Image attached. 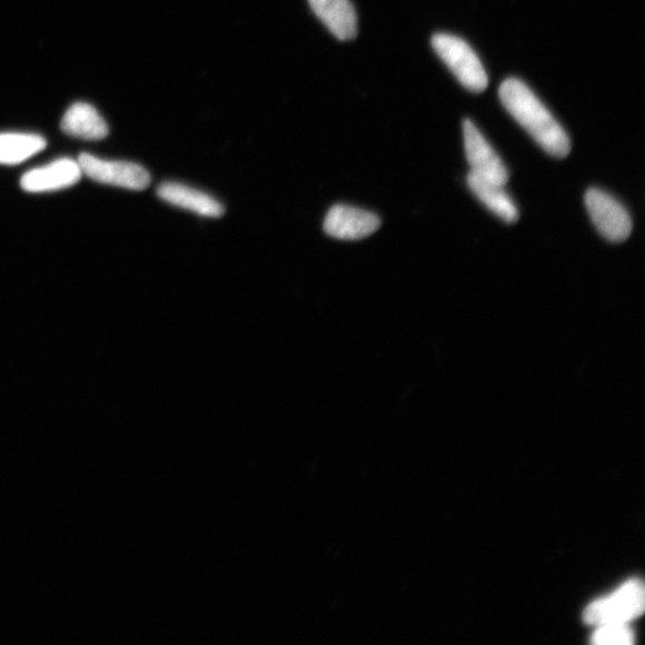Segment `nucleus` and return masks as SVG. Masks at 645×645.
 Returning a JSON list of instances; mask_svg holds the SVG:
<instances>
[{"mask_svg": "<svg viewBox=\"0 0 645 645\" xmlns=\"http://www.w3.org/2000/svg\"><path fill=\"white\" fill-rule=\"evenodd\" d=\"M498 96L509 115L546 153L556 158H566L570 153L567 132L523 80L506 79Z\"/></svg>", "mask_w": 645, "mask_h": 645, "instance_id": "1", "label": "nucleus"}, {"mask_svg": "<svg viewBox=\"0 0 645 645\" xmlns=\"http://www.w3.org/2000/svg\"><path fill=\"white\" fill-rule=\"evenodd\" d=\"M431 46L467 90L482 92L488 88L486 69L469 43L458 37L439 32L431 38Z\"/></svg>", "mask_w": 645, "mask_h": 645, "instance_id": "2", "label": "nucleus"}, {"mask_svg": "<svg viewBox=\"0 0 645 645\" xmlns=\"http://www.w3.org/2000/svg\"><path fill=\"white\" fill-rule=\"evenodd\" d=\"M644 607V586L639 579H632L607 598L587 606L583 618L586 624L594 626L627 624L639 617Z\"/></svg>", "mask_w": 645, "mask_h": 645, "instance_id": "3", "label": "nucleus"}, {"mask_svg": "<svg viewBox=\"0 0 645 645\" xmlns=\"http://www.w3.org/2000/svg\"><path fill=\"white\" fill-rule=\"evenodd\" d=\"M78 163L85 176L97 183L141 191L151 183L143 167L123 160H106L90 153L79 155Z\"/></svg>", "mask_w": 645, "mask_h": 645, "instance_id": "4", "label": "nucleus"}, {"mask_svg": "<svg viewBox=\"0 0 645 645\" xmlns=\"http://www.w3.org/2000/svg\"><path fill=\"white\" fill-rule=\"evenodd\" d=\"M585 202L591 219L601 235L612 244H622L631 237L633 220L626 208L604 190L592 188Z\"/></svg>", "mask_w": 645, "mask_h": 645, "instance_id": "5", "label": "nucleus"}, {"mask_svg": "<svg viewBox=\"0 0 645 645\" xmlns=\"http://www.w3.org/2000/svg\"><path fill=\"white\" fill-rule=\"evenodd\" d=\"M464 145L467 161L473 173L489 182L506 186L509 172L504 161L492 148V145L479 132L477 126L465 120L463 123Z\"/></svg>", "mask_w": 645, "mask_h": 645, "instance_id": "6", "label": "nucleus"}, {"mask_svg": "<svg viewBox=\"0 0 645 645\" xmlns=\"http://www.w3.org/2000/svg\"><path fill=\"white\" fill-rule=\"evenodd\" d=\"M380 224L376 214L347 205H335L325 219V231L336 239L359 240L375 234Z\"/></svg>", "mask_w": 645, "mask_h": 645, "instance_id": "7", "label": "nucleus"}, {"mask_svg": "<svg viewBox=\"0 0 645 645\" xmlns=\"http://www.w3.org/2000/svg\"><path fill=\"white\" fill-rule=\"evenodd\" d=\"M83 172L78 160L60 158L52 163L27 171L21 187L27 192H51L70 188L82 179Z\"/></svg>", "mask_w": 645, "mask_h": 645, "instance_id": "8", "label": "nucleus"}, {"mask_svg": "<svg viewBox=\"0 0 645 645\" xmlns=\"http://www.w3.org/2000/svg\"><path fill=\"white\" fill-rule=\"evenodd\" d=\"M160 200L206 218H220L225 208L217 199L179 182H165L157 189Z\"/></svg>", "mask_w": 645, "mask_h": 645, "instance_id": "9", "label": "nucleus"}, {"mask_svg": "<svg viewBox=\"0 0 645 645\" xmlns=\"http://www.w3.org/2000/svg\"><path fill=\"white\" fill-rule=\"evenodd\" d=\"M309 4L336 39L349 41L357 38L358 16L350 0H309Z\"/></svg>", "mask_w": 645, "mask_h": 645, "instance_id": "10", "label": "nucleus"}, {"mask_svg": "<svg viewBox=\"0 0 645 645\" xmlns=\"http://www.w3.org/2000/svg\"><path fill=\"white\" fill-rule=\"evenodd\" d=\"M61 131L73 138L101 140L109 135V127L95 107L78 102L69 108L61 120Z\"/></svg>", "mask_w": 645, "mask_h": 645, "instance_id": "11", "label": "nucleus"}, {"mask_svg": "<svg viewBox=\"0 0 645 645\" xmlns=\"http://www.w3.org/2000/svg\"><path fill=\"white\" fill-rule=\"evenodd\" d=\"M467 186H469L474 196L499 219L507 224H513L519 219L518 207L508 196L504 188L505 186L480 179L473 172L467 176Z\"/></svg>", "mask_w": 645, "mask_h": 645, "instance_id": "12", "label": "nucleus"}, {"mask_svg": "<svg viewBox=\"0 0 645 645\" xmlns=\"http://www.w3.org/2000/svg\"><path fill=\"white\" fill-rule=\"evenodd\" d=\"M46 139L31 133H0V165L18 166L43 151Z\"/></svg>", "mask_w": 645, "mask_h": 645, "instance_id": "13", "label": "nucleus"}, {"mask_svg": "<svg viewBox=\"0 0 645 645\" xmlns=\"http://www.w3.org/2000/svg\"><path fill=\"white\" fill-rule=\"evenodd\" d=\"M635 635L626 624L603 625L596 628L592 643L596 645H631Z\"/></svg>", "mask_w": 645, "mask_h": 645, "instance_id": "14", "label": "nucleus"}]
</instances>
